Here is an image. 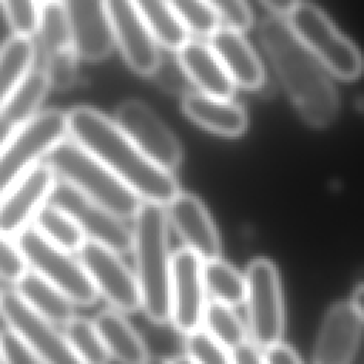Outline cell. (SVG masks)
Masks as SVG:
<instances>
[{"instance_id":"9a60e30c","label":"cell","mask_w":364,"mask_h":364,"mask_svg":"<svg viewBox=\"0 0 364 364\" xmlns=\"http://www.w3.org/2000/svg\"><path fill=\"white\" fill-rule=\"evenodd\" d=\"M203 260L188 247L172 255L171 320L182 334L200 328L206 309Z\"/></svg>"},{"instance_id":"f1b7e54d","label":"cell","mask_w":364,"mask_h":364,"mask_svg":"<svg viewBox=\"0 0 364 364\" xmlns=\"http://www.w3.org/2000/svg\"><path fill=\"white\" fill-rule=\"evenodd\" d=\"M203 279L213 300L232 307L245 303L246 277L226 260L216 257L203 262Z\"/></svg>"},{"instance_id":"8d00e7d4","label":"cell","mask_w":364,"mask_h":364,"mask_svg":"<svg viewBox=\"0 0 364 364\" xmlns=\"http://www.w3.org/2000/svg\"><path fill=\"white\" fill-rule=\"evenodd\" d=\"M7 364H43L11 330L0 333Z\"/></svg>"},{"instance_id":"e575fe53","label":"cell","mask_w":364,"mask_h":364,"mask_svg":"<svg viewBox=\"0 0 364 364\" xmlns=\"http://www.w3.org/2000/svg\"><path fill=\"white\" fill-rule=\"evenodd\" d=\"M226 27L245 31L253 23V13L246 0H205Z\"/></svg>"},{"instance_id":"ffe728a7","label":"cell","mask_w":364,"mask_h":364,"mask_svg":"<svg viewBox=\"0 0 364 364\" xmlns=\"http://www.w3.org/2000/svg\"><path fill=\"white\" fill-rule=\"evenodd\" d=\"M209 46L235 85L245 90H259L264 84L263 64L242 31L220 26L209 37Z\"/></svg>"},{"instance_id":"5bb4252c","label":"cell","mask_w":364,"mask_h":364,"mask_svg":"<svg viewBox=\"0 0 364 364\" xmlns=\"http://www.w3.org/2000/svg\"><path fill=\"white\" fill-rule=\"evenodd\" d=\"M114 44L128 67L139 75H154L161 67L159 44L154 38L134 0H107Z\"/></svg>"},{"instance_id":"bcb514c9","label":"cell","mask_w":364,"mask_h":364,"mask_svg":"<svg viewBox=\"0 0 364 364\" xmlns=\"http://www.w3.org/2000/svg\"><path fill=\"white\" fill-rule=\"evenodd\" d=\"M40 1H41V0H40Z\"/></svg>"},{"instance_id":"ba28073f","label":"cell","mask_w":364,"mask_h":364,"mask_svg":"<svg viewBox=\"0 0 364 364\" xmlns=\"http://www.w3.org/2000/svg\"><path fill=\"white\" fill-rule=\"evenodd\" d=\"M40 65L50 85L55 90H70L78 81V54L61 0L38 1L37 27L34 31Z\"/></svg>"},{"instance_id":"4fadbf2b","label":"cell","mask_w":364,"mask_h":364,"mask_svg":"<svg viewBox=\"0 0 364 364\" xmlns=\"http://www.w3.org/2000/svg\"><path fill=\"white\" fill-rule=\"evenodd\" d=\"M78 253L97 291L111 306L124 313H134L142 306L136 276L122 262L119 253L90 239Z\"/></svg>"},{"instance_id":"44dd1931","label":"cell","mask_w":364,"mask_h":364,"mask_svg":"<svg viewBox=\"0 0 364 364\" xmlns=\"http://www.w3.org/2000/svg\"><path fill=\"white\" fill-rule=\"evenodd\" d=\"M183 114L209 132L236 138L247 128L245 108L230 98H219L200 91L186 92L181 102Z\"/></svg>"},{"instance_id":"d4e9b609","label":"cell","mask_w":364,"mask_h":364,"mask_svg":"<svg viewBox=\"0 0 364 364\" xmlns=\"http://www.w3.org/2000/svg\"><path fill=\"white\" fill-rule=\"evenodd\" d=\"M16 291L34 311L55 326L64 327L74 317V303L33 270H27L16 283Z\"/></svg>"},{"instance_id":"f6af8a7d","label":"cell","mask_w":364,"mask_h":364,"mask_svg":"<svg viewBox=\"0 0 364 364\" xmlns=\"http://www.w3.org/2000/svg\"><path fill=\"white\" fill-rule=\"evenodd\" d=\"M0 294H1V291H0Z\"/></svg>"},{"instance_id":"4dcf8cb0","label":"cell","mask_w":364,"mask_h":364,"mask_svg":"<svg viewBox=\"0 0 364 364\" xmlns=\"http://www.w3.org/2000/svg\"><path fill=\"white\" fill-rule=\"evenodd\" d=\"M64 334L84 364H109L111 355L94 321L74 316L64 326Z\"/></svg>"},{"instance_id":"5b68a950","label":"cell","mask_w":364,"mask_h":364,"mask_svg":"<svg viewBox=\"0 0 364 364\" xmlns=\"http://www.w3.org/2000/svg\"><path fill=\"white\" fill-rule=\"evenodd\" d=\"M287 21L303 46L330 74L344 81H353L361 75L364 61L360 50L321 9L300 3Z\"/></svg>"},{"instance_id":"3957f363","label":"cell","mask_w":364,"mask_h":364,"mask_svg":"<svg viewBox=\"0 0 364 364\" xmlns=\"http://www.w3.org/2000/svg\"><path fill=\"white\" fill-rule=\"evenodd\" d=\"M168 215L164 205L142 200L134 216L132 253L145 316L164 324L171 320V264Z\"/></svg>"},{"instance_id":"d6986e66","label":"cell","mask_w":364,"mask_h":364,"mask_svg":"<svg viewBox=\"0 0 364 364\" xmlns=\"http://www.w3.org/2000/svg\"><path fill=\"white\" fill-rule=\"evenodd\" d=\"M361 323L351 303L333 304L318 330L313 364H351L361 338Z\"/></svg>"},{"instance_id":"ee69618b","label":"cell","mask_w":364,"mask_h":364,"mask_svg":"<svg viewBox=\"0 0 364 364\" xmlns=\"http://www.w3.org/2000/svg\"><path fill=\"white\" fill-rule=\"evenodd\" d=\"M0 364H7L4 350H3V346H1V336H0Z\"/></svg>"},{"instance_id":"83f0119b","label":"cell","mask_w":364,"mask_h":364,"mask_svg":"<svg viewBox=\"0 0 364 364\" xmlns=\"http://www.w3.org/2000/svg\"><path fill=\"white\" fill-rule=\"evenodd\" d=\"M34 228L51 243L67 250L80 252L87 236L77 222L61 208L47 202L34 218Z\"/></svg>"},{"instance_id":"7bdbcfd3","label":"cell","mask_w":364,"mask_h":364,"mask_svg":"<svg viewBox=\"0 0 364 364\" xmlns=\"http://www.w3.org/2000/svg\"><path fill=\"white\" fill-rule=\"evenodd\" d=\"M145 364H168V361H165L161 357H149V360Z\"/></svg>"},{"instance_id":"484cf974","label":"cell","mask_w":364,"mask_h":364,"mask_svg":"<svg viewBox=\"0 0 364 364\" xmlns=\"http://www.w3.org/2000/svg\"><path fill=\"white\" fill-rule=\"evenodd\" d=\"M37 50L33 36H10L0 47V108L17 90L36 64Z\"/></svg>"},{"instance_id":"7c38bea8","label":"cell","mask_w":364,"mask_h":364,"mask_svg":"<svg viewBox=\"0 0 364 364\" xmlns=\"http://www.w3.org/2000/svg\"><path fill=\"white\" fill-rule=\"evenodd\" d=\"M48 202L65 210L87 239L98 242L119 255L132 250V230L122 222V218L90 199L68 182L57 181Z\"/></svg>"},{"instance_id":"52a82bcc","label":"cell","mask_w":364,"mask_h":364,"mask_svg":"<svg viewBox=\"0 0 364 364\" xmlns=\"http://www.w3.org/2000/svg\"><path fill=\"white\" fill-rule=\"evenodd\" d=\"M67 112L51 108L40 111L24 124L0 151V196L31 166L65 139Z\"/></svg>"},{"instance_id":"b9f144b4","label":"cell","mask_w":364,"mask_h":364,"mask_svg":"<svg viewBox=\"0 0 364 364\" xmlns=\"http://www.w3.org/2000/svg\"><path fill=\"white\" fill-rule=\"evenodd\" d=\"M168 364H195V363L188 355H178V357H173L172 360H169Z\"/></svg>"},{"instance_id":"d6a6232c","label":"cell","mask_w":364,"mask_h":364,"mask_svg":"<svg viewBox=\"0 0 364 364\" xmlns=\"http://www.w3.org/2000/svg\"><path fill=\"white\" fill-rule=\"evenodd\" d=\"M185 350L195 364H232V351L205 328L186 334Z\"/></svg>"},{"instance_id":"836d02e7","label":"cell","mask_w":364,"mask_h":364,"mask_svg":"<svg viewBox=\"0 0 364 364\" xmlns=\"http://www.w3.org/2000/svg\"><path fill=\"white\" fill-rule=\"evenodd\" d=\"M13 33L34 36L38 17V0H0Z\"/></svg>"},{"instance_id":"8fae6325","label":"cell","mask_w":364,"mask_h":364,"mask_svg":"<svg viewBox=\"0 0 364 364\" xmlns=\"http://www.w3.org/2000/svg\"><path fill=\"white\" fill-rule=\"evenodd\" d=\"M114 121L124 134L156 165L176 169L183 159V149L175 134L161 117L141 100H127L117 107Z\"/></svg>"},{"instance_id":"6da1fadb","label":"cell","mask_w":364,"mask_h":364,"mask_svg":"<svg viewBox=\"0 0 364 364\" xmlns=\"http://www.w3.org/2000/svg\"><path fill=\"white\" fill-rule=\"evenodd\" d=\"M68 134L88 149L142 200L168 205L179 192L173 173L151 161L117 125L92 107H74L67 112Z\"/></svg>"},{"instance_id":"e0dca14e","label":"cell","mask_w":364,"mask_h":364,"mask_svg":"<svg viewBox=\"0 0 364 364\" xmlns=\"http://www.w3.org/2000/svg\"><path fill=\"white\" fill-rule=\"evenodd\" d=\"M80 58L95 63L114 47L107 0H61Z\"/></svg>"},{"instance_id":"d590c367","label":"cell","mask_w":364,"mask_h":364,"mask_svg":"<svg viewBox=\"0 0 364 364\" xmlns=\"http://www.w3.org/2000/svg\"><path fill=\"white\" fill-rule=\"evenodd\" d=\"M27 267L17 245H13L7 236L0 233V279L16 284L28 270Z\"/></svg>"},{"instance_id":"2e32d148","label":"cell","mask_w":364,"mask_h":364,"mask_svg":"<svg viewBox=\"0 0 364 364\" xmlns=\"http://www.w3.org/2000/svg\"><path fill=\"white\" fill-rule=\"evenodd\" d=\"M57 173L44 161L31 166L0 196V233L17 236L48 202Z\"/></svg>"},{"instance_id":"60d3db41","label":"cell","mask_w":364,"mask_h":364,"mask_svg":"<svg viewBox=\"0 0 364 364\" xmlns=\"http://www.w3.org/2000/svg\"><path fill=\"white\" fill-rule=\"evenodd\" d=\"M350 303L353 304V307L357 311L361 321H364V283H361L360 286L355 287Z\"/></svg>"},{"instance_id":"ac0fdd59","label":"cell","mask_w":364,"mask_h":364,"mask_svg":"<svg viewBox=\"0 0 364 364\" xmlns=\"http://www.w3.org/2000/svg\"><path fill=\"white\" fill-rule=\"evenodd\" d=\"M168 220L185 243L203 262L220 257V237L203 202L193 193L179 192L168 205Z\"/></svg>"},{"instance_id":"f35d334b","label":"cell","mask_w":364,"mask_h":364,"mask_svg":"<svg viewBox=\"0 0 364 364\" xmlns=\"http://www.w3.org/2000/svg\"><path fill=\"white\" fill-rule=\"evenodd\" d=\"M264 355L267 364H303L299 354L282 341L269 347Z\"/></svg>"},{"instance_id":"9c48e42d","label":"cell","mask_w":364,"mask_h":364,"mask_svg":"<svg viewBox=\"0 0 364 364\" xmlns=\"http://www.w3.org/2000/svg\"><path fill=\"white\" fill-rule=\"evenodd\" d=\"M245 277L250 340L267 350L280 343L284 327L280 276L274 263L260 257L249 263Z\"/></svg>"},{"instance_id":"1f68e13d","label":"cell","mask_w":364,"mask_h":364,"mask_svg":"<svg viewBox=\"0 0 364 364\" xmlns=\"http://www.w3.org/2000/svg\"><path fill=\"white\" fill-rule=\"evenodd\" d=\"M169 3L189 34L210 37L220 27L218 14L205 0H169Z\"/></svg>"},{"instance_id":"30bf717a","label":"cell","mask_w":364,"mask_h":364,"mask_svg":"<svg viewBox=\"0 0 364 364\" xmlns=\"http://www.w3.org/2000/svg\"><path fill=\"white\" fill-rule=\"evenodd\" d=\"M0 314L9 330L17 334L43 364H84L65 334L34 311L16 290L1 291Z\"/></svg>"},{"instance_id":"74e56055","label":"cell","mask_w":364,"mask_h":364,"mask_svg":"<svg viewBox=\"0 0 364 364\" xmlns=\"http://www.w3.org/2000/svg\"><path fill=\"white\" fill-rule=\"evenodd\" d=\"M260 350L253 341L247 340L232 350V364H267L266 355Z\"/></svg>"},{"instance_id":"603a6c76","label":"cell","mask_w":364,"mask_h":364,"mask_svg":"<svg viewBox=\"0 0 364 364\" xmlns=\"http://www.w3.org/2000/svg\"><path fill=\"white\" fill-rule=\"evenodd\" d=\"M48 77L41 65H33L27 77L0 108V151L10 138L40 111L48 90Z\"/></svg>"},{"instance_id":"7402d4cb","label":"cell","mask_w":364,"mask_h":364,"mask_svg":"<svg viewBox=\"0 0 364 364\" xmlns=\"http://www.w3.org/2000/svg\"><path fill=\"white\" fill-rule=\"evenodd\" d=\"M176 55L182 73L198 91L219 98L233 95L236 85L209 44L189 40L176 51Z\"/></svg>"},{"instance_id":"ab89813d","label":"cell","mask_w":364,"mask_h":364,"mask_svg":"<svg viewBox=\"0 0 364 364\" xmlns=\"http://www.w3.org/2000/svg\"><path fill=\"white\" fill-rule=\"evenodd\" d=\"M272 13L273 16L287 18L296 7L301 3L300 0H260Z\"/></svg>"},{"instance_id":"277c9868","label":"cell","mask_w":364,"mask_h":364,"mask_svg":"<svg viewBox=\"0 0 364 364\" xmlns=\"http://www.w3.org/2000/svg\"><path fill=\"white\" fill-rule=\"evenodd\" d=\"M57 176L117 216H135L141 198L88 149L74 139H63L46 156Z\"/></svg>"},{"instance_id":"4316f807","label":"cell","mask_w":364,"mask_h":364,"mask_svg":"<svg viewBox=\"0 0 364 364\" xmlns=\"http://www.w3.org/2000/svg\"><path fill=\"white\" fill-rule=\"evenodd\" d=\"M134 3L159 46L176 53L191 40L189 31L178 18L169 0H134Z\"/></svg>"},{"instance_id":"8992f818","label":"cell","mask_w":364,"mask_h":364,"mask_svg":"<svg viewBox=\"0 0 364 364\" xmlns=\"http://www.w3.org/2000/svg\"><path fill=\"white\" fill-rule=\"evenodd\" d=\"M16 245L30 270L61 290L74 304H94L98 291L80 259L75 260L70 252L51 243L34 226L23 229Z\"/></svg>"},{"instance_id":"7a4b0ae2","label":"cell","mask_w":364,"mask_h":364,"mask_svg":"<svg viewBox=\"0 0 364 364\" xmlns=\"http://www.w3.org/2000/svg\"><path fill=\"white\" fill-rule=\"evenodd\" d=\"M260 41L274 71L306 124L330 125L338 112V95L328 71L303 46L287 18L266 17L260 24Z\"/></svg>"},{"instance_id":"f546056e","label":"cell","mask_w":364,"mask_h":364,"mask_svg":"<svg viewBox=\"0 0 364 364\" xmlns=\"http://www.w3.org/2000/svg\"><path fill=\"white\" fill-rule=\"evenodd\" d=\"M205 330L230 351L247 341V330L232 306L212 300L203 313Z\"/></svg>"},{"instance_id":"cb8c5ba5","label":"cell","mask_w":364,"mask_h":364,"mask_svg":"<svg viewBox=\"0 0 364 364\" xmlns=\"http://www.w3.org/2000/svg\"><path fill=\"white\" fill-rule=\"evenodd\" d=\"M94 324L111 358L121 364H145L149 360L144 340L118 310H102Z\"/></svg>"}]
</instances>
